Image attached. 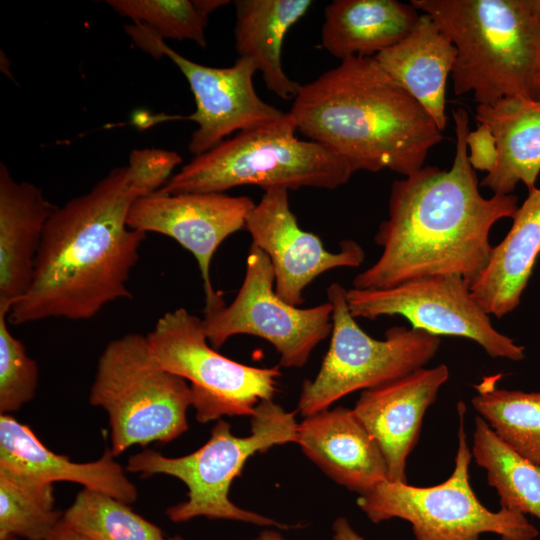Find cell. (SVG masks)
Masks as SVG:
<instances>
[{
	"label": "cell",
	"mask_w": 540,
	"mask_h": 540,
	"mask_svg": "<svg viewBox=\"0 0 540 540\" xmlns=\"http://www.w3.org/2000/svg\"><path fill=\"white\" fill-rule=\"evenodd\" d=\"M452 116L456 143L451 168L424 166L392 183L388 218L374 236L382 253L355 276L353 288L385 289L436 275H459L471 286L485 270L493 250L491 228L514 217L518 198L481 195L468 161V113L458 108Z\"/></svg>",
	"instance_id": "obj_1"
},
{
	"label": "cell",
	"mask_w": 540,
	"mask_h": 540,
	"mask_svg": "<svg viewBox=\"0 0 540 540\" xmlns=\"http://www.w3.org/2000/svg\"><path fill=\"white\" fill-rule=\"evenodd\" d=\"M145 195L127 165L57 207L46 223L31 285L10 308L8 323L90 319L106 304L131 298L127 281L146 233L126 220L134 200Z\"/></svg>",
	"instance_id": "obj_2"
},
{
	"label": "cell",
	"mask_w": 540,
	"mask_h": 540,
	"mask_svg": "<svg viewBox=\"0 0 540 540\" xmlns=\"http://www.w3.org/2000/svg\"><path fill=\"white\" fill-rule=\"evenodd\" d=\"M297 131L352 172L409 176L443 140L428 111L374 57H349L301 85L289 111Z\"/></svg>",
	"instance_id": "obj_3"
},
{
	"label": "cell",
	"mask_w": 540,
	"mask_h": 540,
	"mask_svg": "<svg viewBox=\"0 0 540 540\" xmlns=\"http://www.w3.org/2000/svg\"><path fill=\"white\" fill-rule=\"evenodd\" d=\"M457 49L456 95L479 104L510 96L540 99V0H412Z\"/></svg>",
	"instance_id": "obj_4"
},
{
	"label": "cell",
	"mask_w": 540,
	"mask_h": 540,
	"mask_svg": "<svg viewBox=\"0 0 540 540\" xmlns=\"http://www.w3.org/2000/svg\"><path fill=\"white\" fill-rule=\"evenodd\" d=\"M290 112L264 126L239 132L195 156L158 190L159 194L224 193L243 185L264 191L302 187L333 190L353 172L339 156L296 137Z\"/></svg>",
	"instance_id": "obj_5"
},
{
	"label": "cell",
	"mask_w": 540,
	"mask_h": 540,
	"mask_svg": "<svg viewBox=\"0 0 540 540\" xmlns=\"http://www.w3.org/2000/svg\"><path fill=\"white\" fill-rule=\"evenodd\" d=\"M297 431L294 413L285 411L272 400H264L251 416L248 436H235L230 424L219 420L209 440L193 453L170 458L147 449L131 456L126 470L141 473L143 478L166 474L184 482L188 499L166 511L173 522L205 516L286 528L282 523L235 505L229 499V489L250 456L274 445L297 442Z\"/></svg>",
	"instance_id": "obj_6"
},
{
	"label": "cell",
	"mask_w": 540,
	"mask_h": 540,
	"mask_svg": "<svg viewBox=\"0 0 540 540\" xmlns=\"http://www.w3.org/2000/svg\"><path fill=\"white\" fill-rule=\"evenodd\" d=\"M90 403L108 414L111 452L167 443L187 431L192 392L186 380L163 369L146 336L128 333L108 343L98 360Z\"/></svg>",
	"instance_id": "obj_7"
},
{
	"label": "cell",
	"mask_w": 540,
	"mask_h": 540,
	"mask_svg": "<svg viewBox=\"0 0 540 540\" xmlns=\"http://www.w3.org/2000/svg\"><path fill=\"white\" fill-rule=\"evenodd\" d=\"M458 448L452 474L442 483L416 487L384 481L360 495L357 505L373 523L400 518L411 523L415 540H480L494 533L501 540H533L538 530L524 514L507 509L488 510L469 483L472 459L465 432L466 406L457 405Z\"/></svg>",
	"instance_id": "obj_8"
},
{
	"label": "cell",
	"mask_w": 540,
	"mask_h": 540,
	"mask_svg": "<svg viewBox=\"0 0 540 540\" xmlns=\"http://www.w3.org/2000/svg\"><path fill=\"white\" fill-rule=\"evenodd\" d=\"M346 294L347 289L336 282L327 288L332 306L331 341L318 374L302 385L298 410L305 417L328 409L352 392L425 367L440 347V337L406 326L389 328L384 340L372 338L351 314Z\"/></svg>",
	"instance_id": "obj_9"
},
{
	"label": "cell",
	"mask_w": 540,
	"mask_h": 540,
	"mask_svg": "<svg viewBox=\"0 0 540 540\" xmlns=\"http://www.w3.org/2000/svg\"><path fill=\"white\" fill-rule=\"evenodd\" d=\"M146 338L159 365L190 382L200 423L223 415L252 416L277 391L279 366L253 367L221 355L209 345L202 319L185 308L166 312Z\"/></svg>",
	"instance_id": "obj_10"
},
{
	"label": "cell",
	"mask_w": 540,
	"mask_h": 540,
	"mask_svg": "<svg viewBox=\"0 0 540 540\" xmlns=\"http://www.w3.org/2000/svg\"><path fill=\"white\" fill-rule=\"evenodd\" d=\"M202 326L213 348L234 335L265 339L280 354V365L302 367L313 349L332 331V306L327 301L299 308L275 292L269 257L251 244L242 285L228 306L204 312Z\"/></svg>",
	"instance_id": "obj_11"
},
{
	"label": "cell",
	"mask_w": 540,
	"mask_h": 540,
	"mask_svg": "<svg viewBox=\"0 0 540 540\" xmlns=\"http://www.w3.org/2000/svg\"><path fill=\"white\" fill-rule=\"evenodd\" d=\"M347 304L355 318L399 315L411 328L431 335L457 336L479 344L492 358L520 361L524 346L497 331L490 315L474 298L470 283L459 275H436L385 289L347 290Z\"/></svg>",
	"instance_id": "obj_12"
},
{
	"label": "cell",
	"mask_w": 540,
	"mask_h": 540,
	"mask_svg": "<svg viewBox=\"0 0 540 540\" xmlns=\"http://www.w3.org/2000/svg\"><path fill=\"white\" fill-rule=\"evenodd\" d=\"M125 30L146 53L155 58L166 55L188 81L196 109L181 119L197 123L188 144L191 154L198 156L233 132L255 129L284 115L256 93L257 67L250 59L238 57L230 67H209L182 56L143 25L133 23Z\"/></svg>",
	"instance_id": "obj_13"
},
{
	"label": "cell",
	"mask_w": 540,
	"mask_h": 540,
	"mask_svg": "<svg viewBox=\"0 0 540 540\" xmlns=\"http://www.w3.org/2000/svg\"><path fill=\"white\" fill-rule=\"evenodd\" d=\"M254 206L248 196L155 192L134 200L126 223L133 230L166 235L192 253L203 280L204 312H209L225 306L222 294L211 282L213 256L227 237L245 228Z\"/></svg>",
	"instance_id": "obj_14"
},
{
	"label": "cell",
	"mask_w": 540,
	"mask_h": 540,
	"mask_svg": "<svg viewBox=\"0 0 540 540\" xmlns=\"http://www.w3.org/2000/svg\"><path fill=\"white\" fill-rule=\"evenodd\" d=\"M245 229L252 244L269 257L276 294L285 302L300 306L305 288L324 272L340 267H359L363 248L353 240L341 242L338 252L328 251L320 237L304 231L290 209L288 190L273 188L250 212Z\"/></svg>",
	"instance_id": "obj_15"
},
{
	"label": "cell",
	"mask_w": 540,
	"mask_h": 540,
	"mask_svg": "<svg viewBox=\"0 0 540 540\" xmlns=\"http://www.w3.org/2000/svg\"><path fill=\"white\" fill-rule=\"evenodd\" d=\"M448 379L449 368L440 364L361 392L353 411L379 445L390 481L407 482L406 462L424 414Z\"/></svg>",
	"instance_id": "obj_16"
},
{
	"label": "cell",
	"mask_w": 540,
	"mask_h": 540,
	"mask_svg": "<svg viewBox=\"0 0 540 540\" xmlns=\"http://www.w3.org/2000/svg\"><path fill=\"white\" fill-rule=\"evenodd\" d=\"M296 443L330 478L360 495L389 480L379 445L353 409L340 406L305 417Z\"/></svg>",
	"instance_id": "obj_17"
},
{
	"label": "cell",
	"mask_w": 540,
	"mask_h": 540,
	"mask_svg": "<svg viewBox=\"0 0 540 540\" xmlns=\"http://www.w3.org/2000/svg\"><path fill=\"white\" fill-rule=\"evenodd\" d=\"M56 208L39 187L16 181L0 164V305L11 308L29 289L44 229Z\"/></svg>",
	"instance_id": "obj_18"
},
{
	"label": "cell",
	"mask_w": 540,
	"mask_h": 540,
	"mask_svg": "<svg viewBox=\"0 0 540 540\" xmlns=\"http://www.w3.org/2000/svg\"><path fill=\"white\" fill-rule=\"evenodd\" d=\"M111 450L93 462L76 463L50 451L34 432L8 414L0 416V467L47 483L68 481L127 504L138 493Z\"/></svg>",
	"instance_id": "obj_19"
},
{
	"label": "cell",
	"mask_w": 540,
	"mask_h": 540,
	"mask_svg": "<svg viewBox=\"0 0 540 540\" xmlns=\"http://www.w3.org/2000/svg\"><path fill=\"white\" fill-rule=\"evenodd\" d=\"M456 57V47L427 13L420 14L406 37L374 56L428 111L441 131L447 125L446 86Z\"/></svg>",
	"instance_id": "obj_20"
},
{
	"label": "cell",
	"mask_w": 540,
	"mask_h": 540,
	"mask_svg": "<svg viewBox=\"0 0 540 540\" xmlns=\"http://www.w3.org/2000/svg\"><path fill=\"white\" fill-rule=\"evenodd\" d=\"M475 119L490 127L498 147L494 170L480 186L494 194L509 195L522 182L535 188L540 174V99L505 97L493 104H479Z\"/></svg>",
	"instance_id": "obj_21"
},
{
	"label": "cell",
	"mask_w": 540,
	"mask_h": 540,
	"mask_svg": "<svg viewBox=\"0 0 540 540\" xmlns=\"http://www.w3.org/2000/svg\"><path fill=\"white\" fill-rule=\"evenodd\" d=\"M512 219L509 232L493 246L485 270L470 286L486 313L497 318L519 306L540 254V188L528 191Z\"/></svg>",
	"instance_id": "obj_22"
},
{
	"label": "cell",
	"mask_w": 540,
	"mask_h": 540,
	"mask_svg": "<svg viewBox=\"0 0 540 540\" xmlns=\"http://www.w3.org/2000/svg\"><path fill=\"white\" fill-rule=\"evenodd\" d=\"M419 16L396 0H334L324 10L321 44L341 61L374 57L406 37Z\"/></svg>",
	"instance_id": "obj_23"
},
{
	"label": "cell",
	"mask_w": 540,
	"mask_h": 540,
	"mask_svg": "<svg viewBox=\"0 0 540 540\" xmlns=\"http://www.w3.org/2000/svg\"><path fill=\"white\" fill-rule=\"evenodd\" d=\"M235 49L239 57L254 62L266 87L283 100L294 99L301 87L283 70L285 36L307 13L311 0H237Z\"/></svg>",
	"instance_id": "obj_24"
},
{
	"label": "cell",
	"mask_w": 540,
	"mask_h": 540,
	"mask_svg": "<svg viewBox=\"0 0 540 540\" xmlns=\"http://www.w3.org/2000/svg\"><path fill=\"white\" fill-rule=\"evenodd\" d=\"M472 457L486 470L502 509L530 514L540 520V466L509 447L487 422L475 417Z\"/></svg>",
	"instance_id": "obj_25"
},
{
	"label": "cell",
	"mask_w": 540,
	"mask_h": 540,
	"mask_svg": "<svg viewBox=\"0 0 540 540\" xmlns=\"http://www.w3.org/2000/svg\"><path fill=\"white\" fill-rule=\"evenodd\" d=\"M500 377L485 376L474 385L472 406L509 447L540 466V392L498 388Z\"/></svg>",
	"instance_id": "obj_26"
},
{
	"label": "cell",
	"mask_w": 540,
	"mask_h": 540,
	"mask_svg": "<svg viewBox=\"0 0 540 540\" xmlns=\"http://www.w3.org/2000/svg\"><path fill=\"white\" fill-rule=\"evenodd\" d=\"M63 516L52 483L0 467V536L46 540Z\"/></svg>",
	"instance_id": "obj_27"
},
{
	"label": "cell",
	"mask_w": 540,
	"mask_h": 540,
	"mask_svg": "<svg viewBox=\"0 0 540 540\" xmlns=\"http://www.w3.org/2000/svg\"><path fill=\"white\" fill-rule=\"evenodd\" d=\"M63 518L89 540H169L127 503L87 488L76 495Z\"/></svg>",
	"instance_id": "obj_28"
},
{
	"label": "cell",
	"mask_w": 540,
	"mask_h": 540,
	"mask_svg": "<svg viewBox=\"0 0 540 540\" xmlns=\"http://www.w3.org/2000/svg\"><path fill=\"white\" fill-rule=\"evenodd\" d=\"M106 3L119 15L143 25L163 40L186 39L202 48L207 45L208 17L196 9L192 0H108Z\"/></svg>",
	"instance_id": "obj_29"
},
{
	"label": "cell",
	"mask_w": 540,
	"mask_h": 540,
	"mask_svg": "<svg viewBox=\"0 0 540 540\" xmlns=\"http://www.w3.org/2000/svg\"><path fill=\"white\" fill-rule=\"evenodd\" d=\"M10 308L0 305V412L19 410L30 401L38 384V367L24 345L9 331Z\"/></svg>",
	"instance_id": "obj_30"
},
{
	"label": "cell",
	"mask_w": 540,
	"mask_h": 540,
	"mask_svg": "<svg viewBox=\"0 0 540 540\" xmlns=\"http://www.w3.org/2000/svg\"><path fill=\"white\" fill-rule=\"evenodd\" d=\"M182 162L181 156L159 148L132 150L128 166L146 195L158 191L171 177L172 171Z\"/></svg>",
	"instance_id": "obj_31"
},
{
	"label": "cell",
	"mask_w": 540,
	"mask_h": 540,
	"mask_svg": "<svg viewBox=\"0 0 540 540\" xmlns=\"http://www.w3.org/2000/svg\"><path fill=\"white\" fill-rule=\"evenodd\" d=\"M468 161L476 171L492 172L498 162V147L492 130L485 124L469 131L466 138Z\"/></svg>",
	"instance_id": "obj_32"
},
{
	"label": "cell",
	"mask_w": 540,
	"mask_h": 540,
	"mask_svg": "<svg viewBox=\"0 0 540 540\" xmlns=\"http://www.w3.org/2000/svg\"><path fill=\"white\" fill-rule=\"evenodd\" d=\"M46 540H89L87 537L79 533L70 526L64 518H62L53 528Z\"/></svg>",
	"instance_id": "obj_33"
},
{
	"label": "cell",
	"mask_w": 540,
	"mask_h": 540,
	"mask_svg": "<svg viewBox=\"0 0 540 540\" xmlns=\"http://www.w3.org/2000/svg\"><path fill=\"white\" fill-rule=\"evenodd\" d=\"M332 540H365L357 534L346 518L340 517L333 523Z\"/></svg>",
	"instance_id": "obj_34"
},
{
	"label": "cell",
	"mask_w": 540,
	"mask_h": 540,
	"mask_svg": "<svg viewBox=\"0 0 540 540\" xmlns=\"http://www.w3.org/2000/svg\"><path fill=\"white\" fill-rule=\"evenodd\" d=\"M192 1L196 9L207 17L209 16L210 13L230 3L228 0H192Z\"/></svg>",
	"instance_id": "obj_35"
},
{
	"label": "cell",
	"mask_w": 540,
	"mask_h": 540,
	"mask_svg": "<svg viewBox=\"0 0 540 540\" xmlns=\"http://www.w3.org/2000/svg\"><path fill=\"white\" fill-rule=\"evenodd\" d=\"M254 540H286L280 533L272 529L263 530Z\"/></svg>",
	"instance_id": "obj_36"
},
{
	"label": "cell",
	"mask_w": 540,
	"mask_h": 540,
	"mask_svg": "<svg viewBox=\"0 0 540 540\" xmlns=\"http://www.w3.org/2000/svg\"><path fill=\"white\" fill-rule=\"evenodd\" d=\"M0 540H18V537L12 535L0 536Z\"/></svg>",
	"instance_id": "obj_37"
},
{
	"label": "cell",
	"mask_w": 540,
	"mask_h": 540,
	"mask_svg": "<svg viewBox=\"0 0 540 540\" xmlns=\"http://www.w3.org/2000/svg\"><path fill=\"white\" fill-rule=\"evenodd\" d=\"M169 540H185L184 538H182L181 536L179 535H176V536H173V537H170L168 538Z\"/></svg>",
	"instance_id": "obj_38"
}]
</instances>
